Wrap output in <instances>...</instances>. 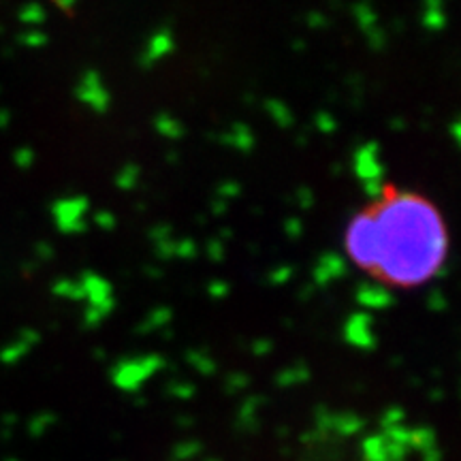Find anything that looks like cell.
Here are the masks:
<instances>
[{
    "label": "cell",
    "instance_id": "6da1fadb",
    "mask_svg": "<svg viewBox=\"0 0 461 461\" xmlns=\"http://www.w3.org/2000/svg\"><path fill=\"white\" fill-rule=\"evenodd\" d=\"M346 259L369 280L395 291L431 282L448 259L440 207L416 190L384 186L346 222Z\"/></svg>",
    "mask_w": 461,
    "mask_h": 461
},
{
    "label": "cell",
    "instance_id": "7a4b0ae2",
    "mask_svg": "<svg viewBox=\"0 0 461 461\" xmlns=\"http://www.w3.org/2000/svg\"><path fill=\"white\" fill-rule=\"evenodd\" d=\"M22 20L24 22H39L41 20V9L39 7H26L22 11Z\"/></svg>",
    "mask_w": 461,
    "mask_h": 461
}]
</instances>
